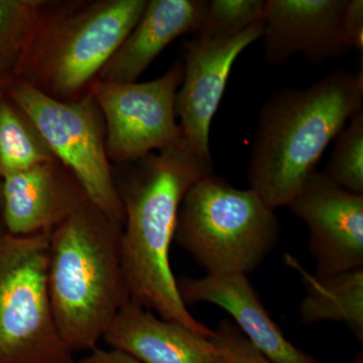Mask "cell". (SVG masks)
Masks as SVG:
<instances>
[{
    "label": "cell",
    "mask_w": 363,
    "mask_h": 363,
    "mask_svg": "<svg viewBox=\"0 0 363 363\" xmlns=\"http://www.w3.org/2000/svg\"><path fill=\"white\" fill-rule=\"evenodd\" d=\"M118 188L124 210L121 262L130 300L204 337L213 330L191 315L169 266L181 203L189 189L214 172L182 140L135 162Z\"/></svg>",
    "instance_id": "6da1fadb"
},
{
    "label": "cell",
    "mask_w": 363,
    "mask_h": 363,
    "mask_svg": "<svg viewBox=\"0 0 363 363\" xmlns=\"http://www.w3.org/2000/svg\"><path fill=\"white\" fill-rule=\"evenodd\" d=\"M363 111V73L339 69L309 87H289L262 105L247 169L272 209L288 206L329 143Z\"/></svg>",
    "instance_id": "7a4b0ae2"
},
{
    "label": "cell",
    "mask_w": 363,
    "mask_h": 363,
    "mask_svg": "<svg viewBox=\"0 0 363 363\" xmlns=\"http://www.w3.org/2000/svg\"><path fill=\"white\" fill-rule=\"evenodd\" d=\"M121 230L88 201L50 233L48 290L57 328L72 354L96 348L130 301Z\"/></svg>",
    "instance_id": "3957f363"
},
{
    "label": "cell",
    "mask_w": 363,
    "mask_h": 363,
    "mask_svg": "<svg viewBox=\"0 0 363 363\" xmlns=\"http://www.w3.org/2000/svg\"><path fill=\"white\" fill-rule=\"evenodd\" d=\"M147 0L48 2L16 72L55 99L82 97L131 32Z\"/></svg>",
    "instance_id": "277c9868"
},
{
    "label": "cell",
    "mask_w": 363,
    "mask_h": 363,
    "mask_svg": "<svg viewBox=\"0 0 363 363\" xmlns=\"http://www.w3.org/2000/svg\"><path fill=\"white\" fill-rule=\"evenodd\" d=\"M279 231L274 210L255 191L234 188L212 172L186 193L175 240L207 274H247L274 250Z\"/></svg>",
    "instance_id": "5b68a950"
},
{
    "label": "cell",
    "mask_w": 363,
    "mask_h": 363,
    "mask_svg": "<svg viewBox=\"0 0 363 363\" xmlns=\"http://www.w3.org/2000/svg\"><path fill=\"white\" fill-rule=\"evenodd\" d=\"M50 233L0 238V363H65L73 357L52 314Z\"/></svg>",
    "instance_id": "8992f818"
},
{
    "label": "cell",
    "mask_w": 363,
    "mask_h": 363,
    "mask_svg": "<svg viewBox=\"0 0 363 363\" xmlns=\"http://www.w3.org/2000/svg\"><path fill=\"white\" fill-rule=\"evenodd\" d=\"M7 96L30 117L57 161L73 174L88 200L123 225L124 210L106 152L104 116L88 91L72 101L55 99L14 80Z\"/></svg>",
    "instance_id": "52a82bcc"
},
{
    "label": "cell",
    "mask_w": 363,
    "mask_h": 363,
    "mask_svg": "<svg viewBox=\"0 0 363 363\" xmlns=\"http://www.w3.org/2000/svg\"><path fill=\"white\" fill-rule=\"evenodd\" d=\"M184 76L178 61L161 77L143 83L104 82L89 91L104 116L109 161L128 164L183 140L176 119V95Z\"/></svg>",
    "instance_id": "ba28073f"
},
{
    "label": "cell",
    "mask_w": 363,
    "mask_h": 363,
    "mask_svg": "<svg viewBox=\"0 0 363 363\" xmlns=\"http://www.w3.org/2000/svg\"><path fill=\"white\" fill-rule=\"evenodd\" d=\"M288 206L309 229L316 276L363 267V195L315 169Z\"/></svg>",
    "instance_id": "9c48e42d"
},
{
    "label": "cell",
    "mask_w": 363,
    "mask_h": 363,
    "mask_svg": "<svg viewBox=\"0 0 363 363\" xmlns=\"http://www.w3.org/2000/svg\"><path fill=\"white\" fill-rule=\"evenodd\" d=\"M264 20L253 23L233 39L203 43L194 39L184 45L183 81L176 95V116L190 149L212 162L210 126L218 109L234 62L252 43L262 39Z\"/></svg>",
    "instance_id": "30bf717a"
},
{
    "label": "cell",
    "mask_w": 363,
    "mask_h": 363,
    "mask_svg": "<svg viewBox=\"0 0 363 363\" xmlns=\"http://www.w3.org/2000/svg\"><path fill=\"white\" fill-rule=\"evenodd\" d=\"M348 0H267L264 52L281 66L300 54L312 65L350 51L341 30Z\"/></svg>",
    "instance_id": "8fae6325"
},
{
    "label": "cell",
    "mask_w": 363,
    "mask_h": 363,
    "mask_svg": "<svg viewBox=\"0 0 363 363\" xmlns=\"http://www.w3.org/2000/svg\"><path fill=\"white\" fill-rule=\"evenodd\" d=\"M6 233L16 236L51 233L89 201L61 162H44L2 179Z\"/></svg>",
    "instance_id": "7c38bea8"
},
{
    "label": "cell",
    "mask_w": 363,
    "mask_h": 363,
    "mask_svg": "<svg viewBox=\"0 0 363 363\" xmlns=\"http://www.w3.org/2000/svg\"><path fill=\"white\" fill-rule=\"evenodd\" d=\"M185 304L207 302L231 315L245 338L272 363H317L290 341L267 314L247 274H207L177 279Z\"/></svg>",
    "instance_id": "4fadbf2b"
},
{
    "label": "cell",
    "mask_w": 363,
    "mask_h": 363,
    "mask_svg": "<svg viewBox=\"0 0 363 363\" xmlns=\"http://www.w3.org/2000/svg\"><path fill=\"white\" fill-rule=\"evenodd\" d=\"M205 0H150L135 28L98 75L104 82L135 83L164 49L203 25Z\"/></svg>",
    "instance_id": "5bb4252c"
},
{
    "label": "cell",
    "mask_w": 363,
    "mask_h": 363,
    "mask_svg": "<svg viewBox=\"0 0 363 363\" xmlns=\"http://www.w3.org/2000/svg\"><path fill=\"white\" fill-rule=\"evenodd\" d=\"M112 350L142 363H218L220 357L210 338L156 316L128 301L104 336Z\"/></svg>",
    "instance_id": "9a60e30c"
},
{
    "label": "cell",
    "mask_w": 363,
    "mask_h": 363,
    "mask_svg": "<svg viewBox=\"0 0 363 363\" xmlns=\"http://www.w3.org/2000/svg\"><path fill=\"white\" fill-rule=\"evenodd\" d=\"M302 276L307 296L301 304L300 314L306 324L344 322L358 340H363V267L332 276L311 274L291 260Z\"/></svg>",
    "instance_id": "2e32d148"
},
{
    "label": "cell",
    "mask_w": 363,
    "mask_h": 363,
    "mask_svg": "<svg viewBox=\"0 0 363 363\" xmlns=\"http://www.w3.org/2000/svg\"><path fill=\"white\" fill-rule=\"evenodd\" d=\"M30 117L9 96L0 99V178L55 161Z\"/></svg>",
    "instance_id": "e0dca14e"
},
{
    "label": "cell",
    "mask_w": 363,
    "mask_h": 363,
    "mask_svg": "<svg viewBox=\"0 0 363 363\" xmlns=\"http://www.w3.org/2000/svg\"><path fill=\"white\" fill-rule=\"evenodd\" d=\"M48 2L0 0V64L18 70L42 23Z\"/></svg>",
    "instance_id": "ac0fdd59"
},
{
    "label": "cell",
    "mask_w": 363,
    "mask_h": 363,
    "mask_svg": "<svg viewBox=\"0 0 363 363\" xmlns=\"http://www.w3.org/2000/svg\"><path fill=\"white\" fill-rule=\"evenodd\" d=\"M267 0H211L194 39L219 42L233 39L253 23L264 20Z\"/></svg>",
    "instance_id": "d6986e66"
},
{
    "label": "cell",
    "mask_w": 363,
    "mask_h": 363,
    "mask_svg": "<svg viewBox=\"0 0 363 363\" xmlns=\"http://www.w3.org/2000/svg\"><path fill=\"white\" fill-rule=\"evenodd\" d=\"M336 138L324 174L345 190L363 195V111L351 117Z\"/></svg>",
    "instance_id": "ffe728a7"
},
{
    "label": "cell",
    "mask_w": 363,
    "mask_h": 363,
    "mask_svg": "<svg viewBox=\"0 0 363 363\" xmlns=\"http://www.w3.org/2000/svg\"><path fill=\"white\" fill-rule=\"evenodd\" d=\"M210 340L224 363H272L245 338L233 322L222 321Z\"/></svg>",
    "instance_id": "44dd1931"
},
{
    "label": "cell",
    "mask_w": 363,
    "mask_h": 363,
    "mask_svg": "<svg viewBox=\"0 0 363 363\" xmlns=\"http://www.w3.org/2000/svg\"><path fill=\"white\" fill-rule=\"evenodd\" d=\"M341 30L350 49L363 50V1L348 0L341 18Z\"/></svg>",
    "instance_id": "7402d4cb"
},
{
    "label": "cell",
    "mask_w": 363,
    "mask_h": 363,
    "mask_svg": "<svg viewBox=\"0 0 363 363\" xmlns=\"http://www.w3.org/2000/svg\"><path fill=\"white\" fill-rule=\"evenodd\" d=\"M74 363H142L135 357L117 350H104L97 346L96 348L89 351L87 355L81 357Z\"/></svg>",
    "instance_id": "603a6c76"
},
{
    "label": "cell",
    "mask_w": 363,
    "mask_h": 363,
    "mask_svg": "<svg viewBox=\"0 0 363 363\" xmlns=\"http://www.w3.org/2000/svg\"><path fill=\"white\" fill-rule=\"evenodd\" d=\"M0 210H4V197H2V181L0 182Z\"/></svg>",
    "instance_id": "cb8c5ba5"
},
{
    "label": "cell",
    "mask_w": 363,
    "mask_h": 363,
    "mask_svg": "<svg viewBox=\"0 0 363 363\" xmlns=\"http://www.w3.org/2000/svg\"><path fill=\"white\" fill-rule=\"evenodd\" d=\"M65 363H74V358L71 357L70 359H69L68 362H67Z\"/></svg>",
    "instance_id": "d4e9b609"
},
{
    "label": "cell",
    "mask_w": 363,
    "mask_h": 363,
    "mask_svg": "<svg viewBox=\"0 0 363 363\" xmlns=\"http://www.w3.org/2000/svg\"><path fill=\"white\" fill-rule=\"evenodd\" d=\"M2 96H4V94H2V90L1 88H0V99H1Z\"/></svg>",
    "instance_id": "484cf974"
},
{
    "label": "cell",
    "mask_w": 363,
    "mask_h": 363,
    "mask_svg": "<svg viewBox=\"0 0 363 363\" xmlns=\"http://www.w3.org/2000/svg\"><path fill=\"white\" fill-rule=\"evenodd\" d=\"M218 363H224L223 360L221 359L220 358V362H219Z\"/></svg>",
    "instance_id": "4316f807"
}]
</instances>
